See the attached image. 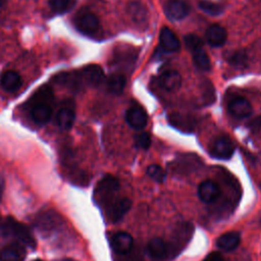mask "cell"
Returning <instances> with one entry per match:
<instances>
[{"label": "cell", "instance_id": "6da1fadb", "mask_svg": "<svg viewBox=\"0 0 261 261\" xmlns=\"http://www.w3.org/2000/svg\"><path fill=\"white\" fill-rule=\"evenodd\" d=\"M53 101V90L49 86L41 87L31 98L29 113L37 124H46L51 119Z\"/></svg>", "mask_w": 261, "mask_h": 261}, {"label": "cell", "instance_id": "7a4b0ae2", "mask_svg": "<svg viewBox=\"0 0 261 261\" xmlns=\"http://www.w3.org/2000/svg\"><path fill=\"white\" fill-rule=\"evenodd\" d=\"M119 190V180L111 174L104 175L94 190V201L97 205L106 208L113 202L114 195Z\"/></svg>", "mask_w": 261, "mask_h": 261}, {"label": "cell", "instance_id": "3957f363", "mask_svg": "<svg viewBox=\"0 0 261 261\" xmlns=\"http://www.w3.org/2000/svg\"><path fill=\"white\" fill-rule=\"evenodd\" d=\"M73 24L80 33L91 37L97 36L101 30L100 21L96 14L86 8L77 11L73 17Z\"/></svg>", "mask_w": 261, "mask_h": 261}, {"label": "cell", "instance_id": "277c9868", "mask_svg": "<svg viewBox=\"0 0 261 261\" xmlns=\"http://www.w3.org/2000/svg\"><path fill=\"white\" fill-rule=\"evenodd\" d=\"M185 42L187 47L192 52L196 66L201 70L208 71L211 68V62L209 56L207 55L205 49L203 48L202 40L198 36L190 34L186 36Z\"/></svg>", "mask_w": 261, "mask_h": 261}, {"label": "cell", "instance_id": "5b68a950", "mask_svg": "<svg viewBox=\"0 0 261 261\" xmlns=\"http://www.w3.org/2000/svg\"><path fill=\"white\" fill-rule=\"evenodd\" d=\"M3 227L6 230V232L15 237L18 240V242L21 243L22 245L29 246L32 249L36 248L37 242L32 232L30 231V229L24 224L18 222L17 220L11 217H8L6 218Z\"/></svg>", "mask_w": 261, "mask_h": 261}, {"label": "cell", "instance_id": "8992f818", "mask_svg": "<svg viewBox=\"0 0 261 261\" xmlns=\"http://www.w3.org/2000/svg\"><path fill=\"white\" fill-rule=\"evenodd\" d=\"M36 224L40 232L50 233L57 230V228H60L63 224V220L60 218L58 213L49 210L39 214L36 219Z\"/></svg>", "mask_w": 261, "mask_h": 261}, {"label": "cell", "instance_id": "52a82bcc", "mask_svg": "<svg viewBox=\"0 0 261 261\" xmlns=\"http://www.w3.org/2000/svg\"><path fill=\"white\" fill-rule=\"evenodd\" d=\"M209 152L214 158L229 159L234 152V146L228 137L220 136L211 143Z\"/></svg>", "mask_w": 261, "mask_h": 261}, {"label": "cell", "instance_id": "ba28073f", "mask_svg": "<svg viewBox=\"0 0 261 261\" xmlns=\"http://www.w3.org/2000/svg\"><path fill=\"white\" fill-rule=\"evenodd\" d=\"M227 109L237 118H246L251 115L253 108L249 100L242 96H236L228 101Z\"/></svg>", "mask_w": 261, "mask_h": 261}, {"label": "cell", "instance_id": "9c48e42d", "mask_svg": "<svg viewBox=\"0 0 261 261\" xmlns=\"http://www.w3.org/2000/svg\"><path fill=\"white\" fill-rule=\"evenodd\" d=\"M125 119L127 124L135 129H143L148 122L146 111L137 104H134L126 110Z\"/></svg>", "mask_w": 261, "mask_h": 261}, {"label": "cell", "instance_id": "30bf717a", "mask_svg": "<svg viewBox=\"0 0 261 261\" xmlns=\"http://www.w3.org/2000/svg\"><path fill=\"white\" fill-rule=\"evenodd\" d=\"M132 201L127 198H122L119 200L113 201L110 205H108L105 210L109 220L112 222L119 221L130 209Z\"/></svg>", "mask_w": 261, "mask_h": 261}, {"label": "cell", "instance_id": "8fae6325", "mask_svg": "<svg viewBox=\"0 0 261 261\" xmlns=\"http://www.w3.org/2000/svg\"><path fill=\"white\" fill-rule=\"evenodd\" d=\"M221 194L219 186L213 180H204L198 187V196L204 203L210 204L215 202Z\"/></svg>", "mask_w": 261, "mask_h": 261}, {"label": "cell", "instance_id": "7c38bea8", "mask_svg": "<svg viewBox=\"0 0 261 261\" xmlns=\"http://www.w3.org/2000/svg\"><path fill=\"white\" fill-rule=\"evenodd\" d=\"M164 12L171 20H180L189 14L190 7L182 0H168L164 5Z\"/></svg>", "mask_w": 261, "mask_h": 261}, {"label": "cell", "instance_id": "4fadbf2b", "mask_svg": "<svg viewBox=\"0 0 261 261\" xmlns=\"http://www.w3.org/2000/svg\"><path fill=\"white\" fill-rule=\"evenodd\" d=\"M80 72L84 84L90 87H98L104 80L103 69L97 64H89L85 66Z\"/></svg>", "mask_w": 261, "mask_h": 261}, {"label": "cell", "instance_id": "5bb4252c", "mask_svg": "<svg viewBox=\"0 0 261 261\" xmlns=\"http://www.w3.org/2000/svg\"><path fill=\"white\" fill-rule=\"evenodd\" d=\"M75 118V111L73 104L71 102H66L62 105L56 115V121L58 126L63 130H68L71 128Z\"/></svg>", "mask_w": 261, "mask_h": 261}, {"label": "cell", "instance_id": "9a60e30c", "mask_svg": "<svg viewBox=\"0 0 261 261\" xmlns=\"http://www.w3.org/2000/svg\"><path fill=\"white\" fill-rule=\"evenodd\" d=\"M112 250L117 254H126L130 251L134 245L133 237L125 231H119L113 234L110 241Z\"/></svg>", "mask_w": 261, "mask_h": 261}, {"label": "cell", "instance_id": "2e32d148", "mask_svg": "<svg viewBox=\"0 0 261 261\" xmlns=\"http://www.w3.org/2000/svg\"><path fill=\"white\" fill-rule=\"evenodd\" d=\"M54 81L72 91H80L83 88L84 81L82 79L80 71H70V72H60L55 75Z\"/></svg>", "mask_w": 261, "mask_h": 261}, {"label": "cell", "instance_id": "e0dca14e", "mask_svg": "<svg viewBox=\"0 0 261 261\" xmlns=\"http://www.w3.org/2000/svg\"><path fill=\"white\" fill-rule=\"evenodd\" d=\"M25 248L19 242L11 243L0 251V261H23Z\"/></svg>", "mask_w": 261, "mask_h": 261}, {"label": "cell", "instance_id": "ac0fdd59", "mask_svg": "<svg viewBox=\"0 0 261 261\" xmlns=\"http://www.w3.org/2000/svg\"><path fill=\"white\" fill-rule=\"evenodd\" d=\"M159 86L168 92H173L177 90L181 85L180 74L173 69L163 71L158 77Z\"/></svg>", "mask_w": 261, "mask_h": 261}, {"label": "cell", "instance_id": "d6986e66", "mask_svg": "<svg viewBox=\"0 0 261 261\" xmlns=\"http://www.w3.org/2000/svg\"><path fill=\"white\" fill-rule=\"evenodd\" d=\"M205 37L207 43L211 47H220L225 43L227 34L223 27L219 24H212L207 29Z\"/></svg>", "mask_w": 261, "mask_h": 261}, {"label": "cell", "instance_id": "ffe728a7", "mask_svg": "<svg viewBox=\"0 0 261 261\" xmlns=\"http://www.w3.org/2000/svg\"><path fill=\"white\" fill-rule=\"evenodd\" d=\"M147 252L153 258L157 260L165 259L169 254L168 245L160 238H154L149 241L147 245Z\"/></svg>", "mask_w": 261, "mask_h": 261}, {"label": "cell", "instance_id": "44dd1931", "mask_svg": "<svg viewBox=\"0 0 261 261\" xmlns=\"http://www.w3.org/2000/svg\"><path fill=\"white\" fill-rule=\"evenodd\" d=\"M160 45L167 52H175L180 47V42L176 35L168 28H163L160 32Z\"/></svg>", "mask_w": 261, "mask_h": 261}, {"label": "cell", "instance_id": "7402d4cb", "mask_svg": "<svg viewBox=\"0 0 261 261\" xmlns=\"http://www.w3.org/2000/svg\"><path fill=\"white\" fill-rule=\"evenodd\" d=\"M241 242V234L238 231H228L223 234H221L217 241L216 245L219 249L229 252L234 250Z\"/></svg>", "mask_w": 261, "mask_h": 261}, {"label": "cell", "instance_id": "603a6c76", "mask_svg": "<svg viewBox=\"0 0 261 261\" xmlns=\"http://www.w3.org/2000/svg\"><path fill=\"white\" fill-rule=\"evenodd\" d=\"M1 87L7 92H15L21 86V79L20 75L12 70L6 71L2 74L0 80Z\"/></svg>", "mask_w": 261, "mask_h": 261}, {"label": "cell", "instance_id": "cb8c5ba5", "mask_svg": "<svg viewBox=\"0 0 261 261\" xmlns=\"http://www.w3.org/2000/svg\"><path fill=\"white\" fill-rule=\"evenodd\" d=\"M127 11L132 17V19L138 23V24H143L147 22L148 19V11L146 7L140 3V2H130Z\"/></svg>", "mask_w": 261, "mask_h": 261}, {"label": "cell", "instance_id": "d4e9b609", "mask_svg": "<svg viewBox=\"0 0 261 261\" xmlns=\"http://www.w3.org/2000/svg\"><path fill=\"white\" fill-rule=\"evenodd\" d=\"M125 83H126V80L123 74L118 73V72L112 73L107 79V82H106L107 90L112 94L119 95L123 91V89L125 87Z\"/></svg>", "mask_w": 261, "mask_h": 261}, {"label": "cell", "instance_id": "484cf974", "mask_svg": "<svg viewBox=\"0 0 261 261\" xmlns=\"http://www.w3.org/2000/svg\"><path fill=\"white\" fill-rule=\"evenodd\" d=\"M147 174L156 182L161 184L166 178L165 170L158 164H151L147 168Z\"/></svg>", "mask_w": 261, "mask_h": 261}, {"label": "cell", "instance_id": "4316f807", "mask_svg": "<svg viewBox=\"0 0 261 261\" xmlns=\"http://www.w3.org/2000/svg\"><path fill=\"white\" fill-rule=\"evenodd\" d=\"M199 7L206 13L210 15H218L223 11V7L215 2L209 0H201L199 2Z\"/></svg>", "mask_w": 261, "mask_h": 261}, {"label": "cell", "instance_id": "83f0119b", "mask_svg": "<svg viewBox=\"0 0 261 261\" xmlns=\"http://www.w3.org/2000/svg\"><path fill=\"white\" fill-rule=\"evenodd\" d=\"M228 62L234 66H243L246 63L247 57L246 54L242 51H237V52H232L229 57L227 58Z\"/></svg>", "mask_w": 261, "mask_h": 261}, {"label": "cell", "instance_id": "f1b7e54d", "mask_svg": "<svg viewBox=\"0 0 261 261\" xmlns=\"http://www.w3.org/2000/svg\"><path fill=\"white\" fill-rule=\"evenodd\" d=\"M135 143H136L137 147L146 150L151 145V139L147 133H140L136 136Z\"/></svg>", "mask_w": 261, "mask_h": 261}, {"label": "cell", "instance_id": "f546056e", "mask_svg": "<svg viewBox=\"0 0 261 261\" xmlns=\"http://www.w3.org/2000/svg\"><path fill=\"white\" fill-rule=\"evenodd\" d=\"M69 0H49L50 8L56 13H62L66 10Z\"/></svg>", "mask_w": 261, "mask_h": 261}, {"label": "cell", "instance_id": "4dcf8cb0", "mask_svg": "<svg viewBox=\"0 0 261 261\" xmlns=\"http://www.w3.org/2000/svg\"><path fill=\"white\" fill-rule=\"evenodd\" d=\"M203 261H223V257L218 252H212L207 255Z\"/></svg>", "mask_w": 261, "mask_h": 261}, {"label": "cell", "instance_id": "1f68e13d", "mask_svg": "<svg viewBox=\"0 0 261 261\" xmlns=\"http://www.w3.org/2000/svg\"><path fill=\"white\" fill-rule=\"evenodd\" d=\"M4 189H5V180H4V177L0 174V201L2 200Z\"/></svg>", "mask_w": 261, "mask_h": 261}, {"label": "cell", "instance_id": "d6a6232c", "mask_svg": "<svg viewBox=\"0 0 261 261\" xmlns=\"http://www.w3.org/2000/svg\"><path fill=\"white\" fill-rule=\"evenodd\" d=\"M251 126H253L255 128H261V116L256 118L254 121H252Z\"/></svg>", "mask_w": 261, "mask_h": 261}, {"label": "cell", "instance_id": "836d02e7", "mask_svg": "<svg viewBox=\"0 0 261 261\" xmlns=\"http://www.w3.org/2000/svg\"><path fill=\"white\" fill-rule=\"evenodd\" d=\"M62 261H75V260H73V259H70V258H66V259H63Z\"/></svg>", "mask_w": 261, "mask_h": 261}, {"label": "cell", "instance_id": "e575fe53", "mask_svg": "<svg viewBox=\"0 0 261 261\" xmlns=\"http://www.w3.org/2000/svg\"><path fill=\"white\" fill-rule=\"evenodd\" d=\"M4 2H5V0H0V8H1V6L4 4Z\"/></svg>", "mask_w": 261, "mask_h": 261}, {"label": "cell", "instance_id": "d590c367", "mask_svg": "<svg viewBox=\"0 0 261 261\" xmlns=\"http://www.w3.org/2000/svg\"><path fill=\"white\" fill-rule=\"evenodd\" d=\"M35 261H42V260H35Z\"/></svg>", "mask_w": 261, "mask_h": 261}, {"label": "cell", "instance_id": "8d00e7d4", "mask_svg": "<svg viewBox=\"0 0 261 261\" xmlns=\"http://www.w3.org/2000/svg\"><path fill=\"white\" fill-rule=\"evenodd\" d=\"M260 187H261V184H260Z\"/></svg>", "mask_w": 261, "mask_h": 261}]
</instances>
